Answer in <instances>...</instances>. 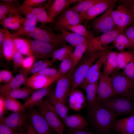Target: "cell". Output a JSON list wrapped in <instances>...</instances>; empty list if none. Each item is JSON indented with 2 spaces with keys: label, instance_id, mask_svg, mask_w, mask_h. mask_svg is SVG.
Returning <instances> with one entry per match:
<instances>
[{
  "label": "cell",
  "instance_id": "obj_1",
  "mask_svg": "<svg viewBox=\"0 0 134 134\" xmlns=\"http://www.w3.org/2000/svg\"><path fill=\"white\" fill-rule=\"evenodd\" d=\"M89 110L91 119L97 130L102 134L109 133L117 116L116 113L97 103Z\"/></svg>",
  "mask_w": 134,
  "mask_h": 134
},
{
  "label": "cell",
  "instance_id": "obj_2",
  "mask_svg": "<svg viewBox=\"0 0 134 134\" xmlns=\"http://www.w3.org/2000/svg\"><path fill=\"white\" fill-rule=\"evenodd\" d=\"M109 47H106L101 50L87 54L86 56L82 58L75 68L72 79L71 88L81 86L90 67Z\"/></svg>",
  "mask_w": 134,
  "mask_h": 134
},
{
  "label": "cell",
  "instance_id": "obj_3",
  "mask_svg": "<svg viewBox=\"0 0 134 134\" xmlns=\"http://www.w3.org/2000/svg\"><path fill=\"white\" fill-rule=\"evenodd\" d=\"M110 76L117 96L133 99L134 97V80L125 75L117 69Z\"/></svg>",
  "mask_w": 134,
  "mask_h": 134
},
{
  "label": "cell",
  "instance_id": "obj_4",
  "mask_svg": "<svg viewBox=\"0 0 134 134\" xmlns=\"http://www.w3.org/2000/svg\"><path fill=\"white\" fill-rule=\"evenodd\" d=\"M42 24L31 31L27 36L34 39L56 46L58 47L65 45L66 41L59 34L55 33L52 30Z\"/></svg>",
  "mask_w": 134,
  "mask_h": 134
},
{
  "label": "cell",
  "instance_id": "obj_5",
  "mask_svg": "<svg viewBox=\"0 0 134 134\" xmlns=\"http://www.w3.org/2000/svg\"><path fill=\"white\" fill-rule=\"evenodd\" d=\"M47 123L58 134H64V126L47 99L37 106Z\"/></svg>",
  "mask_w": 134,
  "mask_h": 134
},
{
  "label": "cell",
  "instance_id": "obj_6",
  "mask_svg": "<svg viewBox=\"0 0 134 134\" xmlns=\"http://www.w3.org/2000/svg\"><path fill=\"white\" fill-rule=\"evenodd\" d=\"M133 100L117 96L99 104L114 112L117 116L129 113L134 110Z\"/></svg>",
  "mask_w": 134,
  "mask_h": 134
},
{
  "label": "cell",
  "instance_id": "obj_7",
  "mask_svg": "<svg viewBox=\"0 0 134 134\" xmlns=\"http://www.w3.org/2000/svg\"><path fill=\"white\" fill-rule=\"evenodd\" d=\"M114 6L110 7L99 17L91 20L92 30L94 33L102 34L116 28L111 16Z\"/></svg>",
  "mask_w": 134,
  "mask_h": 134
},
{
  "label": "cell",
  "instance_id": "obj_8",
  "mask_svg": "<svg viewBox=\"0 0 134 134\" xmlns=\"http://www.w3.org/2000/svg\"><path fill=\"white\" fill-rule=\"evenodd\" d=\"M116 96H117L113 88L111 77L101 72L98 81L97 103L106 101Z\"/></svg>",
  "mask_w": 134,
  "mask_h": 134
},
{
  "label": "cell",
  "instance_id": "obj_9",
  "mask_svg": "<svg viewBox=\"0 0 134 134\" xmlns=\"http://www.w3.org/2000/svg\"><path fill=\"white\" fill-rule=\"evenodd\" d=\"M75 68H72L57 81L55 90L53 91L56 98L65 104L71 89L72 79Z\"/></svg>",
  "mask_w": 134,
  "mask_h": 134
},
{
  "label": "cell",
  "instance_id": "obj_10",
  "mask_svg": "<svg viewBox=\"0 0 134 134\" xmlns=\"http://www.w3.org/2000/svg\"><path fill=\"white\" fill-rule=\"evenodd\" d=\"M54 29L59 32L60 33L59 34L63 39L73 47L83 43L86 44L88 47L86 52L87 53L100 50L90 41L79 34L56 26H54Z\"/></svg>",
  "mask_w": 134,
  "mask_h": 134
},
{
  "label": "cell",
  "instance_id": "obj_11",
  "mask_svg": "<svg viewBox=\"0 0 134 134\" xmlns=\"http://www.w3.org/2000/svg\"><path fill=\"white\" fill-rule=\"evenodd\" d=\"M84 21L80 14L68 7L56 18L53 23L55 26L65 29L69 27L81 24Z\"/></svg>",
  "mask_w": 134,
  "mask_h": 134
},
{
  "label": "cell",
  "instance_id": "obj_12",
  "mask_svg": "<svg viewBox=\"0 0 134 134\" xmlns=\"http://www.w3.org/2000/svg\"><path fill=\"white\" fill-rule=\"evenodd\" d=\"M28 116L30 123L37 134H53L54 130L38 110L30 108Z\"/></svg>",
  "mask_w": 134,
  "mask_h": 134
},
{
  "label": "cell",
  "instance_id": "obj_13",
  "mask_svg": "<svg viewBox=\"0 0 134 134\" xmlns=\"http://www.w3.org/2000/svg\"><path fill=\"white\" fill-rule=\"evenodd\" d=\"M111 16L116 28L124 32L129 26L133 22L132 16L125 5L119 4L111 13Z\"/></svg>",
  "mask_w": 134,
  "mask_h": 134
},
{
  "label": "cell",
  "instance_id": "obj_14",
  "mask_svg": "<svg viewBox=\"0 0 134 134\" xmlns=\"http://www.w3.org/2000/svg\"><path fill=\"white\" fill-rule=\"evenodd\" d=\"M32 54L36 59H46L51 57L53 53L58 47L39 40L29 39Z\"/></svg>",
  "mask_w": 134,
  "mask_h": 134
},
{
  "label": "cell",
  "instance_id": "obj_15",
  "mask_svg": "<svg viewBox=\"0 0 134 134\" xmlns=\"http://www.w3.org/2000/svg\"><path fill=\"white\" fill-rule=\"evenodd\" d=\"M57 79V76H49L36 73L28 77L24 85L26 87L36 90L50 86Z\"/></svg>",
  "mask_w": 134,
  "mask_h": 134
},
{
  "label": "cell",
  "instance_id": "obj_16",
  "mask_svg": "<svg viewBox=\"0 0 134 134\" xmlns=\"http://www.w3.org/2000/svg\"><path fill=\"white\" fill-rule=\"evenodd\" d=\"M117 0H101L86 12L79 14L85 20H91L115 6Z\"/></svg>",
  "mask_w": 134,
  "mask_h": 134
},
{
  "label": "cell",
  "instance_id": "obj_17",
  "mask_svg": "<svg viewBox=\"0 0 134 134\" xmlns=\"http://www.w3.org/2000/svg\"><path fill=\"white\" fill-rule=\"evenodd\" d=\"M27 115L25 112H12L0 119L3 123L16 131L23 130V128L26 122Z\"/></svg>",
  "mask_w": 134,
  "mask_h": 134
},
{
  "label": "cell",
  "instance_id": "obj_18",
  "mask_svg": "<svg viewBox=\"0 0 134 134\" xmlns=\"http://www.w3.org/2000/svg\"><path fill=\"white\" fill-rule=\"evenodd\" d=\"M85 97L82 91L77 88H71L68 98L70 108L75 111L81 110L86 105Z\"/></svg>",
  "mask_w": 134,
  "mask_h": 134
},
{
  "label": "cell",
  "instance_id": "obj_19",
  "mask_svg": "<svg viewBox=\"0 0 134 134\" xmlns=\"http://www.w3.org/2000/svg\"><path fill=\"white\" fill-rule=\"evenodd\" d=\"M18 13L25 15L30 14L32 15L42 24L54 22L50 18L47 12L43 7H29L21 6L19 9Z\"/></svg>",
  "mask_w": 134,
  "mask_h": 134
},
{
  "label": "cell",
  "instance_id": "obj_20",
  "mask_svg": "<svg viewBox=\"0 0 134 134\" xmlns=\"http://www.w3.org/2000/svg\"><path fill=\"white\" fill-rule=\"evenodd\" d=\"M81 0H53L47 12L54 22L56 18L71 4Z\"/></svg>",
  "mask_w": 134,
  "mask_h": 134
},
{
  "label": "cell",
  "instance_id": "obj_21",
  "mask_svg": "<svg viewBox=\"0 0 134 134\" xmlns=\"http://www.w3.org/2000/svg\"><path fill=\"white\" fill-rule=\"evenodd\" d=\"M112 129L121 134H134V115L116 120Z\"/></svg>",
  "mask_w": 134,
  "mask_h": 134
},
{
  "label": "cell",
  "instance_id": "obj_22",
  "mask_svg": "<svg viewBox=\"0 0 134 134\" xmlns=\"http://www.w3.org/2000/svg\"><path fill=\"white\" fill-rule=\"evenodd\" d=\"M51 91L50 86L35 90L27 98L23 104L24 106L29 108L37 106L42 102L44 98L48 96Z\"/></svg>",
  "mask_w": 134,
  "mask_h": 134
},
{
  "label": "cell",
  "instance_id": "obj_23",
  "mask_svg": "<svg viewBox=\"0 0 134 134\" xmlns=\"http://www.w3.org/2000/svg\"><path fill=\"white\" fill-rule=\"evenodd\" d=\"M0 2V21L7 17L18 13L21 5L19 1L14 0H1Z\"/></svg>",
  "mask_w": 134,
  "mask_h": 134
},
{
  "label": "cell",
  "instance_id": "obj_24",
  "mask_svg": "<svg viewBox=\"0 0 134 134\" xmlns=\"http://www.w3.org/2000/svg\"><path fill=\"white\" fill-rule=\"evenodd\" d=\"M5 28V37L3 45L2 52L3 57L7 61H11L17 51L12 34L10 32L8 29Z\"/></svg>",
  "mask_w": 134,
  "mask_h": 134
},
{
  "label": "cell",
  "instance_id": "obj_25",
  "mask_svg": "<svg viewBox=\"0 0 134 134\" xmlns=\"http://www.w3.org/2000/svg\"><path fill=\"white\" fill-rule=\"evenodd\" d=\"M65 29L71 31L84 37L91 42L99 50H101L105 47H102L98 41L96 37L93 34L81 24L68 27Z\"/></svg>",
  "mask_w": 134,
  "mask_h": 134
},
{
  "label": "cell",
  "instance_id": "obj_26",
  "mask_svg": "<svg viewBox=\"0 0 134 134\" xmlns=\"http://www.w3.org/2000/svg\"><path fill=\"white\" fill-rule=\"evenodd\" d=\"M63 121L69 129L76 130L84 129L88 124L85 118L78 114L67 116Z\"/></svg>",
  "mask_w": 134,
  "mask_h": 134
},
{
  "label": "cell",
  "instance_id": "obj_27",
  "mask_svg": "<svg viewBox=\"0 0 134 134\" xmlns=\"http://www.w3.org/2000/svg\"><path fill=\"white\" fill-rule=\"evenodd\" d=\"M118 52L110 50L107 54L103 63V70L102 72L107 75H111L118 68L117 56Z\"/></svg>",
  "mask_w": 134,
  "mask_h": 134
},
{
  "label": "cell",
  "instance_id": "obj_28",
  "mask_svg": "<svg viewBox=\"0 0 134 134\" xmlns=\"http://www.w3.org/2000/svg\"><path fill=\"white\" fill-rule=\"evenodd\" d=\"M25 20V18L17 13L6 17L0 22L3 28L16 31L22 27Z\"/></svg>",
  "mask_w": 134,
  "mask_h": 134
},
{
  "label": "cell",
  "instance_id": "obj_29",
  "mask_svg": "<svg viewBox=\"0 0 134 134\" xmlns=\"http://www.w3.org/2000/svg\"><path fill=\"white\" fill-rule=\"evenodd\" d=\"M27 76L25 73L20 71L19 73L14 77L9 82L0 85V94L24 84L28 78Z\"/></svg>",
  "mask_w": 134,
  "mask_h": 134
},
{
  "label": "cell",
  "instance_id": "obj_30",
  "mask_svg": "<svg viewBox=\"0 0 134 134\" xmlns=\"http://www.w3.org/2000/svg\"><path fill=\"white\" fill-rule=\"evenodd\" d=\"M24 15L25 20L23 25L21 28L15 31L12 34L13 36L19 37L27 36L29 32L36 27L38 22L37 19L31 14H27Z\"/></svg>",
  "mask_w": 134,
  "mask_h": 134
},
{
  "label": "cell",
  "instance_id": "obj_31",
  "mask_svg": "<svg viewBox=\"0 0 134 134\" xmlns=\"http://www.w3.org/2000/svg\"><path fill=\"white\" fill-rule=\"evenodd\" d=\"M47 99L54 110L60 118L63 120L67 116L68 108L64 104L58 100L51 91L48 96Z\"/></svg>",
  "mask_w": 134,
  "mask_h": 134
},
{
  "label": "cell",
  "instance_id": "obj_32",
  "mask_svg": "<svg viewBox=\"0 0 134 134\" xmlns=\"http://www.w3.org/2000/svg\"><path fill=\"white\" fill-rule=\"evenodd\" d=\"M35 90L26 87L17 88L0 94L4 98L24 99L28 98Z\"/></svg>",
  "mask_w": 134,
  "mask_h": 134
},
{
  "label": "cell",
  "instance_id": "obj_33",
  "mask_svg": "<svg viewBox=\"0 0 134 134\" xmlns=\"http://www.w3.org/2000/svg\"><path fill=\"white\" fill-rule=\"evenodd\" d=\"M116 28L114 30L102 34L96 37L100 45L105 47L110 43L114 41L117 37L120 34L124 33Z\"/></svg>",
  "mask_w": 134,
  "mask_h": 134
},
{
  "label": "cell",
  "instance_id": "obj_34",
  "mask_svg": "<svg viewBox=\"0 0 134 134\" xmlns=\"http://www.w3.org/2000/svg\"><path fill=\"white\" fill-rule=\"evenodd\" d=\"M98 81L88 85L84 89L86 94V103L89 109L94 106L97 104Z\"/></svg>",
  "mask_w": 134,
  "mask_h": 134
},
{
  "label": "cell",
  "instance_id": "obj_35",
  "mask_svg": "<svg viewBox=\"0 0 134 134\" xmlns=\"http://www.w3.org/2000/svg\"><path fill=\"white\" fill-rule=\"evenodd\" d=\"M73 50V47L68 45H65L60 48L56 49L51 56L52 62L61 61L70 57Z\"/></svg>",
  "mask_w": 134,
  "mask_h": 134
},
{
  "label": "cell",
  "instance_id": "obj_36",
  "mask_svg": "<svg viewBox=\"0 0 134 134\" xmlns=\"http://www.w3.org/2000/svg\"><path fill=\"white\" fill-rule=\"evenodd\" d=\"M15 46L17 51L27 56L33 55L29 39L13 36Z\"/></svg>",
  "mask_w": 134,
  "mask_h": 134
},
{
  "label": "cell",
  "instance_id": "obj_37",
  "mask_svg": "<svg viewBox=\"0 0 134 134\" xmlns=\"http://www.w3.org/2000/svg\"><path fill=\"white\" fill-rule=\"evenodd\" d=\"M72 53L70 58L73 65V68H75L83 58L84 54L86 52L88 49L87 45L85 43L78 45Z\"/></svg>",
  "mask_w": 134,
  "mask_h": 134
},
{
  "label": "cell",
  "instance_id": "obj_38",
  "mask_svg": "<svg viewBox=\"0 0 134 134\" xmlns=\"http://www.w3.org/2000/svg\"><path fill=\"white\" fill-rule=\"evenodd\" d=\"M117 61L118 69H123L128 64L134 61V52L124 51L118 52Z\"/></svg>",
  "mask_w": 134,
  "mask_h": 134
},
{
  "label": "cell",
  "instance_id": "obj_39",
  "mask_svg": "<svg viewBox=\"0 0 134 134\" xmlns=\"http://www.w3.org/2000/svg\"><path fill=\"white\" fill-rule=\"evenodd\" d=\"M101 0H81L70 8L72 10L78 14L85 12Z\"/></svg>",
  "mask_w": 134,
  "mask_h": 134
},
{
  "label": "cell",
  "instance_id": "obj_40",
  "mask_svg": "<svg viewBox=\"0 0 134 134\" xmlns=\"http://www.w3.org/2000/svg\"><path fill=\"white\" fill-rule=\"evenodd\" d=\"M4 98V104L7 110L12 112L25 111L26 108L17 99L10 98Z\"/></svg>",
  "mask_w": 134,
  "mask_h": 134
},
{
  "label": "cell",
  "instance_id": "obj_41",
  "mask_svg": "<svg viewBox=\"0 0 134 134\" xmlns=\"http://www.w3.org/2000/svg\"><path fill=\"white\" fill-rule=\"evenodd\" d=\"M61 62L58 70L56 81L73 68L72 62L70 57L65 59Z\"/></svg>",
  "mask_w": 134,
  "mask_h": 134
},
{
  "label": "cell",
  "instance_id": "obj_42",
  "mask_svg": "<svg viewBox=\"0 0 134 134\" xmlns=\"http://www.w3.org/2000/svg\"><path fill=\"white\" fill-rule=\"evenodd\" d=\"M52 66V62L46 59L43 63L35 67L29 69H23L20 71L25 73L28 76L37 73L45 68L51 67Z\"/></svg>",
  "mask_w": 134,
  "mask_h": 134
},
{
  "label": "cell",
  "instance_id": "obj_43",
  "mask_svg": "<svg viewBox=\"0 0 134 134\" xmlns=\"http://www.w3.org/2000/svg\"><path fill=\"white\" fill-rule=\"evenodd\" d=\"M47 1L46 0H25L21 6L29 7H42Z\"/></svg>",
  "mask_w": 134,
  "mask_h": 134
},
{
  "label": "cell",
  "instance_id": "obj_44",
  "mask_svg": "<svg viewBox=\"0 0 134 134\" xmlns=\"http://www.w3.org/2000/svg\"><path fill=\"white\" fill-rule=\"evenodd\" d=\"M113 43H117L123 45L126 48H134L124 33L119 35L113 42Z\"/></svg>",
  "mask_w": 134,
  "mask_h": 134
},
{
  "label": "cell",
  "instance_id": "obj_45",
  "mask_svg": "<svg viewBox=\"0 0 134 134\" xmlns=\"http://www.w3.org/2000/svg\"><path fill=\"white\" fill-rule=\"evenodd\" d=\"M100 70L90 77L88 79L84 81L81 86L83 89L88 85L95 83L99 81L101 74Z\"/></svg>",
  "mask_w": 134,
  "mask_h": 134
},
{
  "label": "cell",
  "instance_id": "obj_46",
  "mask_svg": "<svg viewBox=\"0 0 134 134\" xmlns=\"http://www.w3.org/2000/svg\"><path fill=\"white\" fill-rule=\"evenodd\" d=\"M14 77L12 72L8 70L3 69L0 70V82L4 84L10 81Z\"/></svg>",
  "mask_w": 134,
  "mask_h": 134
},
{
  "label": "cell",
  "instance_id": "obj_47",
  "mask_svg": "<svg viewBox=\"0 0 134 134\" xmlns=\"http://www.w3.org/2000/svg\"><path fill=\"white\" fill-rule=\"evenodd\" d=\"M119 4L125 6L130 14L133 22H134V0H118Z\"/></svg>",
  "mask_w": 134,
  "mask_h": 134
},
{
  "label": "cell",
  "instance_id": "obj_48",
  "mask_svg": "<svg viewBox=\"0 0 134 134\" xmlns=\"http://www.w3.org/2000/svg\"><path fill=\"white\" fill-rule=\"evenodd\" d=\"M123 69L122 73L123 74L134 80V61L128 64Z\"/></svg>",
  "mask_w": 134,
  "mask_h": 134
},
{
  "label": "cell",
  "instance_id": "obj_49",
  "mask_svg": "<svg viewBox=\"0 0 134 134\" xmlns=\"http://www.w3.org/2000/svg\"><path fill=\"white\" fill-rule=\"evenodd\" d=\"M23 55L17 51L15 54L13 58V67L14 70L22 67L24 58Z\"/></svg>",
  "mask_w": 134,
  "mask_h": 134
},
{
  "label": "cell",
  "instance_id": "obj_50",
  "mask_svg": "<svg viewBox=\"0 0 134 134\" xmlns=\"http://www.w3.org/2000/svg\"><path fill=\"white\" fill-rule=\"evenodd\" d=\"M36 58L33 55L27 56L24 58L22 67L23 69H30L34 63Z\"/></svg>",
  "mask_w": 134,
  "mask_h": 134
},
{
  "label": "cell",
  "instance_id": "obj_51",
  "mask_svg": "<svg viewBox=\"0 0 134 134\" xmlns=\"http://www.w3.org/2000/svg\"><path fill=\"white\" fill-rule=\"evenodd\" d=\"M57 72L58 70L55 68L49 67L45 68L37 73L47 76H57Z\"/></svg>",
  "mask_w": 134,
  "mask_h": 134
},
{
  "label": "cell",
  "instance_id": "obj_52",
  "mask_svg": "<svg viewBox=\"0 0 134 134\" xmlns=\"http://www.w3.org/2000/svg\"><path fill=\"white\" fill-rule=\"evenodd\" d=\"M124 34L134 48V25L127 28Z\"/></svg>",
  "mask_w": 134,
  "mask_h": 134
},
{
  "label": "cell",
  "instance_id": "obj_53",
  "mask_svg": "<svg viewBox=\"0 0 134 134\" xmlns=\"http://www.w3.org/2000/svg\"><path fill=\"white\" fill-rule=\"evenodd\" d=\"M17 131L5 124L0 123V134H15Z\"/></svg>",
  "mask_w": 134,
  "mask_h": 134
},
{
  "label": "cell",
  "instance_id": "obj_54",
  "mask_svg": "<svg viewBox=\"0 0 134 134\" xmlns=\"http://www.w3.org/2000/svg\"><path fill=\"white\" fill-rule=\"evenodd\" d=\"M5 98L0 95V119L4 116L5 111L6 109L4 104Z\"/></svg>",
  "mask_w": 134,
  "mask_h": 134
},
{
  "label": "cell",
  "instance_id": "obj_55",
  "mask_svg": "<svg viewBox=\"0 0 134 134\" xmlns=\"http://www.w3.org/2000/svg\"><path fill=\"white\" fill-rule=\"evenodd\" d=\"M5 29L4 28L0 29V51L2 52L3 45L4 40Z\"/></svg>",
  "mask_w": 134,
  "mask_h": 134
},
{
  "label": "cell",
  "instance_id": "obj_56",
  "mask_svg": "<svg viewBox=\"0 0 134 134\" xmlns=\"http://www.w3.org/2000/svg\"><path fill=\"white\" fill-rule=\"evenodd\" d=\"M67 134H93L84 129L76 130L69 129Z\"/></svg>",
  "mask_w": 134,
  "mask_h": 134
},
{
  "label": "cell",
  "instance_id": "obj_57",
  "mask_svg": "<svg viewBox=\"0 0 134 134\" xmlns=\"http://www.w3.org/2000/svg\"><path fill=\"white\" fill-rule=\"evenodd\" d=\"M26 129V134H37L30 123L27 125Z\"/></svg>",
  "mask_w": 134,
  "mask_h": 134
},
{
  "label": "cell",
  "instance_id": "obj_58",
  "mask_svg": "<svg viewBox=\"0 0 134 134\" xmlns=\"http://www.w3.org/2000/svg\"><path fill=\"white\" fill-rule=\"evenodd\" d=\"M15 134H26V133H25L23 130L17 132Z\"/></svg>",
  "mask_w": 134,
  "mask_h": 134
},
{
  "label": "cell",
  "instance_id": "obj_59",
  "mask_svg": "<svg viewBox=\"0 0 134 134\" xmlns=\"http://www.w3.org/2000/svg\"><path fill=\"white\" fill-rule=\"evenodd\" d=\"M110 134L109 133H107V134Z\"/></svg>",
  "mask_w": 134,
  "mask_h": 134
}]
</instances>
